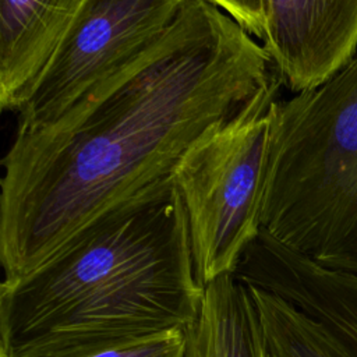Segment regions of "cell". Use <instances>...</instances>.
Segmentation results:
<instances>
[{"instance_id":"obj_1","label":"cell","mask_w":357,"mask_h":357,"mask_svg":"<svg viewBox=\"0 0 357 357\" xmlns=\"http://www.w3.org/2000/svg\"><path fill=\"white\" fill-rule=\"evenodd\" d=\"M275 73L252 35L205 0L3 158L0 261L22 276L89 223L174 174L184 153Z\"/></svg>"},{"instance_id":"obj_2","label":"cell","mask_w":357,"mask_h":357,"mask_svg":"<svg viewBox=\"0 0 357 357\" xmlns=\"http://www.w3.org/2000/svg\"><path fill=\"white\" fill-rule=\"evenodd\" d=\"M174 174L110 209L0 286V357H53L187 332L199 315Z\"/></svg>"},{"instance_id":"obj_3","label":"cell","mask_w":357,"mask_h":357,"mask_svg":"<svg viewBox=\"0 0 357 357\" xmlns=\"http://www.w3.org/2000/svg\"><path fill=\"white\" fill-rule=\"evenodd\" d=\"M261 226L314 262L357 275V56L272 103Z\"/></svg>"},{"instance_id":"obj_4","label":"cell","mask_w":357,"mask_h":357,"mask_svg":"<svg viewBox=\"0 0 357 357\" xmlns=\"http://www.w3.org/2000/svg\"><path fill=\"white\" fill-rule=\"evenodd\" d=\"M284 84L272 77L180 159L174 181L187 211L195 271L204 286L234 275L261 231L271 106Z\"/></svg>"},{"instance_id":"obj_5","label":"cell","mask_w":357,"mask_h":357,"mask_svg":"<svg viewBox=\"0 0 357 357\" xmlns=\"http://www.w3.org/2000/svg\"><path fill=\"white\" fill-rule=\"evenodd\" d=\"M187 0H86L29 98L17 131L40 128L160 39Z\"/></svg>"},{"instance_id":"obj_6","label":"cell","mask_w":357,"mask_h":357,"mask_svg":"<svg viewBox=\"0 0 357 357\" xmlns=\"http://www.w3.org/2000/svg\"><path fill=\"white\" fill-rule=\"evenodd\" d=\"M234 276L269 291L315 321L349 356L357 357V275L325 268L261 229Z\"/></svg>"},{"instance_id":"obj_7","label":"cell","mask_w":357,"mask_h":357,"mask_svg":"<svg viewBox=\"0 0 357 357\" xmlns=\"http://www.w3.org/2000/svg\"><path fill=\"white\" fill-rule=\"evenodd\" d=\"M264 1L261 43L291 92L322 84L356 56L357 0Z\"/></svg>"},{"instance_id":"obj_8","label":"cell","mask_w":357,"mask_h":357,"mask_svg":"<svg viewBox=\"0 0 357 357\" xmlns=\"http://www.w3.org/2000/svg\"><path fill=\"white\" fill-rule=\"evenodd\" d=\"M86 0H0V106L18 112Z\"/></svg>"},{"instance_id":"obj_9","label":"cell","mask_w":357,"mask_h":357,"mask_svg":"<svg viewBox=\"0 0 357 357\" xmlns=\"http://www.w3.org/2000/svg\"><path fill=\"white\" fill-rule=\"evenodd\" d=\"M185 357H268L251 291L234 275L205 286L199 315L185 332Z\"/></svg>"},{"instance_id":"obj_10","label":"cell","mask_w":357,"mask_h":357,"mask_svg":"<svg viewBox=\"0 0 357 357\" xmlns=\"http://www.w3.org/2000/svg\"><path fill=\"white\" fill-rule=\"evenodd\" d=\"M268 357H349L326 332L286 300L250 287Z\"/></svg>"},{"instance_id":"obj_11","label":"cell","mask_w":357,"mask_h":357,"mask_svg":"<svg viewBox=\"0 0 357 357\" xmlns=\"http://www.w3.org/2000/svg\"><path fill=\"white\" fill-rule=\"evenodd\" d=\"M53 357H185V332H167L130 343Z\"/></svg>"},{"instance_id":"obj_12","label":"cell","mask_w":357,"mask_h":357,"mask_svg":"<svg viewBox=\"0 0 357 357\" xmlns=\"http://www.w3.org/2000/svg\"><path fill=\"white\" fill-rule=\"evenodd\" d=\"M229 17L244 31L262 40L265 32V1L264 0H205Z\"/></svg>"}]
</instances>
